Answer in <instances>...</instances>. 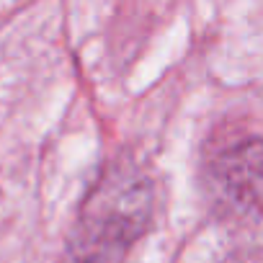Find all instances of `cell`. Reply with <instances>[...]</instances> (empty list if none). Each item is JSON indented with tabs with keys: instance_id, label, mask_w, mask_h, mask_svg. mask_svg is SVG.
Listing matches in <instances>:
<instances>
[{
	"instance_id": "7a4b0ae2",
	"label": "cell",
	"mask_w": 263,
	"mask_h": 263,
	"mask_svg": "<svg viewBox=\"0 0 263 263\" xmlns=\"http://www.w3.org/2000/svg\"><path fill=\"white\" fill-rule=\"evenodd\" d=\"M258 140L253 137L250 142H242L230 158L219 160V178L224 176V189L237 199V201H258Z\"/></svg>"
},
{
	"instance_id": "6da1fadb",
	"label": "cell",
	"mask_w": 263,
	"mask_h": 263,
	"mask_svg": "<svg viewBox=\"0 0 263 263\" xmlns=\"http://www.w3.org/2000/svg\"><path fill=\"white\" fill-rule=\"evenodd\" d=\"M153 212V186L137 173H111L80 209L70 253L75 263H119Z\"/></svg>"
}]
</instances>
